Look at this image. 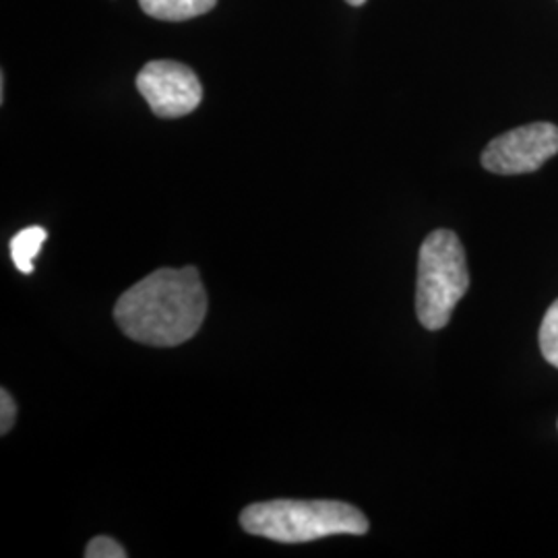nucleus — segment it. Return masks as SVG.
Listing matches in <instances>:
<instances>
[{"label": "nucleus", "mask_w": 558, "mask_h": 558, "mask_svg": "<svg viewBox=\"0 0 558 558\" xmlns=\"http://www.w3.org/2000/svg\"><path fill=\"white\" fill-rule=\"evenodd\" d=\"M348 4H352V7H362L366 0H345Z\"/></svg>", "instance_id": "9b49d317"}, {"label": "nucleus", "mask_w": 558, "mask_h": 558, "mask_svg": "<svg viewBox=\"0 0 558 558\" xmlns=\"http://www.w3.org/2000/svg\"><path fill=\"white\" fill-rule=\"evenodd\" d=\"M246 534L300 544L329 536H362L368 532L366 515L341 500H267L240 513Z\"/></svg>", "instance_id": "f03ea898"}, {"label": "nucleus", "mask_w": 558, "mask_h": 558, "mask_svg": "<svg viewBox=\"0 0 558 558\" xmlns=\"http://www.w3.org/2000/svg\"><path fill=\"white\" fill-rule=\"evenodd\" d=\"M137 89L160 119H180L199 108L203 87L193 69L174 60H151L137 75Z\"/></svg>", "instance_id": "39448f33"}, {"label": "nucleus", "mask_w": 558, "mask_h": 558, "mask_svg": "<svg viewBox=\"0 0 558 558\" xmlns=\"http://www.w3.org/2000/svg\"><path fill=\"white\" fill-rule=\"evenodd\" d=\"M87 558H126V550L120 546L119 542L110 536H98L92 539L85 548Z\"/></svg>", "instance_id": "1a4fd4ad"}, {"label": "nucleus", "mask_w": 558, "mask_h": 558, "mask_svg": "<svg viewBox=\"0 0 558 558\" xmlns=\"http://www.w3.org/2000/svg\"><path fill=\"white\" fill-rule=\"evenodd\" d=\"M141 9L160 21H186L209 13L218 0H140Z\"/></svg>", "instance_id": "423d86ee"}, {"label": "nucleus", "mask_w": 558, "mask_h": 558, "mask_svg": "<svg viewBox=\"0 0 558 558\" xmlns=\"http://www.w3.org/2000/svg\"><path fill=\"white\" fill-rule=\"evenodd\" d=\"M17 418V405L15 399L11 398V393L7 389L0 391V433L7 435Z\"/></svg>", "instance_id": "9d476101"}, {"label": "nucleus", "mask_w": 558, "mask_h": 558, "mask_svg": "<svg viewBox=\"0 0 558 558\" xmlns=\"http://www.w3.org/2000/svg\"><path fill=\"white\" fill-rule=\"evenodd\" d=\"M470 288L463 244L451 230L430 232L420 246L416 313L422 327L439 331Z\"/></svg>", "instance_id": "7ed1b4c3"}, {"label": "nucleus", "mask_w": 558, "mask_h": 558, "mask_svg": "<svg viewBox=\"0 0 558 558\" xmlns=\"http://www.w3.org/2000/svg\"><path fill=\"white\" fill-rule=\"evenodd\" d=\"M207 292L197 267H161L131 286L114 306L120 331L154 348H174L199 331Z\"/></svg>", "instance_id": "f257e3e1"}, {"label": "nucleus", "mask_w": 558, "mask_h": 558, "mask_svg": "<svg viewBox=\"0 0 558 558\" xmlns=\"http://www.w3.org/2000/svg\"><path fill=\"white\" fill-rule=\"evenodd\" d=\"M539 350L546 362L558 368V300L546 311L539 327Z\"/></svg>", "instance_id": "6e6552de"}, {"label": "nucleus", "mask_w": 558, "mask_h": 558, "mask_svg": "<svg viewBox=\"0 0 558 558\" xmlns=\"http://www.w3.org/2000/svg\"><path fill=\"white\" fill-rule=\"evenodd\" d=\"M558 154V126L553 122H532L502 133L490 141L482 154V166L500 177L530 174Z\"/></svg>", "instance_id": "20e7f679"}, {"label": "nucleus", "mask_w": 558, "mask_h": 558, "mask_svg": "<svg viewBox=\"0 0 558 558\" xmlns=\"http://www.w3.org/2000/svg\"><path fill=\"white\" fill-rule=\"evenodd\" d=\"M46 239H48V232L41 226L23 228L11 239V244H9L11 259L21 274H25V276L34 274V259L40 255Z\"/></svg>", "instance_id": "0eeeda50"}]
</instances>
